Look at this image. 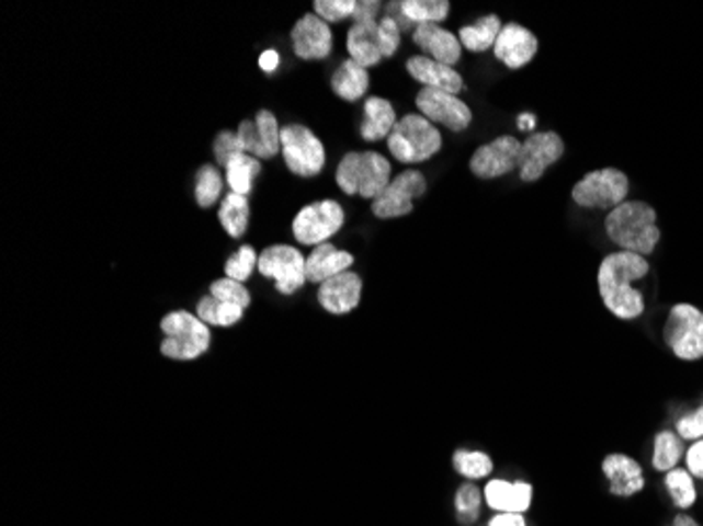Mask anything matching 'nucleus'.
Segmentation results:
<instances>
[{"instance_id":"473e14b6","label":"nucleus","mask_w":703,"mask_h":526,"mask_svg":"<svg viewBox=\"0 0 703 526\" xmlns=\"http://www.w3.org/2000/svg\"><path fill=\"white\" fill-rule=\"evenodd\" d=\"M261 173V162L251 155H238L226 167V180L236 194L247 196L253 190V182Z\"/></svg>"},{"instance_id":"0eeeda50","label":"nucleus","mask_w":703,"mask_h":526,"mask_svg":"<svg viewBox=\"0 0 703 526\" xmlns=\"http://www.w3.org/2000/svg\"><path fill=\"white\" fill-rule=\"evenodd\" d=\"M630 194V180L624 171L606 167L586 173L571 190L575 205L581 209L613 210L624 205Z\"/></svg>"},{"instance_id":"bb28decb","label":"nucleus","mask_w":703,"mask_h":526,"mask_svg":"<svg viewBox=\"0 0 703 526\" xmlns=\"http://www.w3.org/2000/svg\"><path fill=\"white\" fill-rule=\"evenodd\" d=\"M684 441L672 430H661L653 438L651 466L655 472H670L684 459Z\"/></svg>"},{"instance_id":"39448f33","label":"nucleus","mask_w":703,"mask_h":526,"mask_svg":"<svg viewBox=\"0 0 703 526\" xmlns=\"http://www.w3.org/2000/svg\"><path fill=\"white\" fill-rule=\"evenodd\" d=\"M443 148V135L421 114L402 116L388 137L392 157L402 164H417L436 157Z\"/></svg>"},{"instance_id":"f704fd0d","label":"nucleus","mask_w":703,"mask_h":526,"mask_svg":"<svg viewBox=\"0 0 703 526\" xmlns=\"http://www.w3.org/2000/svg\"><path fill=\"white\" fill-rule=\"evenodd\" d=\"M222 185H224L222 173L213 164L201 167L196 173V187H194V196H196L199 207H203V209L213 207L222 194Z\"/></svg>"},{"instance_id":"f8f14e48","label":"nucleus","mask_w":703,"mask_h":526,"mask_svg":"<svg viewBox=\"0 0 703 526\" xmlns=\"http://www.w3.org/2000/svg\"><path fill=\"white\" fill-rule=\"evenodd\" d=\"M428 190V182L423 173L416 169H407L392 178L390 185L371 201V210L377 219H396L413 213V201L423 196Z\"/></svg>"},{"instance_id":"7c9ffc66","label":"nucleus","mask_w":703,"mask_h":526,"mask_svg":"<svg viewBox=\"0 0 703 526\" xmlns=\"http://www.w3.org/2000/svg\"><path fill=\"white\" fill-rule=\"evenodd\" d=\"M196 316L208 327H235L242 320L245 308L219 301L213 295H205L196 306Z\"/></svg>"},{"instance_id":"20e7f679","label":"nucleus","mask_w":703,"mask_h":526,"mask_svg":"<svg viewBox=\"0 0 703 526\" xmlns=\"http://www.w3.org/2000/svg\"><path fill=\"white\" fill-rule=\"evenodd\" d=\"M160 331L165 335L160 354L171 361L190 363L207 354L211 347V327L185 310H173L165 316L160 320Z\"/></svg>"},{"instance_id":"a211bd4d","label":"nucleus","mask_w":703,"mask_h":526,"mask_svg":"<svg viewBox=\"0 0 703 526\" xmlns=\"http://www.w3.org/2000/svg\"><path fill=\"white\" fill-rule=\"evenodd\" d=\"M485 505L496 512L526 514L533 507L535 487L529 480H508V478H489L483 489Z\"/></svg>"},{"instance_id":"ea45409f","label":"nucleus","mask_w":703,"mask_h":526,"mask_svg":"<svg viewBox=\"0 0 703 526\" xmlns=\"http://www.w3.org/2000/svg\"><path fill=\"white\" fill-rule=\"evenodd\" d=\"M213 152H215L217 162L226 169L233 158L242 155V146H240V141H238V135L233 132L219 133V135L215 137V141H213Z\"/></svg>"},{"instance_id":"e433bc0d","label":"nucleus","mask_w":703,"mask_h":526,"mask_svg":"<svg viewBox=\"0 0 703 526\" xmlns=\"http://www.w3.org/2000/svg\"><path fill=\"white\" fill-rule=\"evenodd\" d=\"M258 255L256 249L249 244H242L235 255L226 262V276L233 278L236 283H247L253 274V267L258 265Z\"/></svg>"},{"instance_id":"de8ad7c7","label":"nucleus","mask_w":703,"mask_h":526,"mask_svg":"<svg viewBox=\"0 0 703 526\" xmlns=\"http://www.w3.org/2000/svg\"><path fill=\"white\" fill-rule=\"evenodd\" d=\"M672 526H702L691 514H687V512H680V514H677L674 516V521H672Z\"/></svg>"},{"instance_id":"6e6552de","label":"nucleus","mask_w":703,"mask_h":526,"mask_svg":"<svg viewBox=\"0 0 703 526\" xmlns=\"http://www.w3.org/2000/svg\"><path fill=\"white\" fill-rule=\"evenodd\" d=\"M281 148L288 171L299 178H316L327 162L322 141L304 125H287L281 132Z\"/></svg>"},{"instance_id":"49530a36","label":"nucleus","mask_w":703,"mask_h":526,"mask_svg":"<svg viewBox=\"0 0 703 526\" xmlns=\"http://www.w3.org/2000/svg\"><path fill=\"white\" fill-rule=\"evenodd\" d=\"M279 61H281L279 53L270 49V52L261 53L260 68L261 70H265V72H274V70L279 68Z\"/></svg>"},{"instance_id":"aec40b11","label":"nucleus","mask_w":703,"mask_h":526,"mask_svg":"<svg viewBox=\"0 0 703 526\" xmlns=\"http://www.w3.org/2000/svg\"><path fill=\"white\" fill-rule=\"evenodd\" d=\"M407 72L411 79L423 84V89H436L451 95H460L464 91V79L455 68L444 66L441 61H434L426 55L409 57Z\"/></svg>"},{"instance_id":"f257e3e1","label":"nucleus","mask_w":703,"mask_h":526,"mask_svg":"<svg viewBox=\"0 0 703 526\" xmlns=\"http://www.w3.org/2000/svg\"><path fill=\"white\" fill-rule=\"evenodd\" d=\"M651 272V263L643 255L615 251L609 253L599 265L597 285L604 310L617 320H636L645 315L647 304L636 283L645 281Z\"/></svg>"},{"instance_id":"72a5a7b5","label":"nucleus","mask_w":703,"mask_h":526,"mask_svg":"<svg viewBox=\"0 0 703 526\" xmlns=\"http://www.w3.org/2000/svg\"><path fill=\"white\" fill-rule=\"evenodd\" d=\"M402 15L411 24H439L449 18L451 2L446 0H402L400 2Z\"/></svg>"},{"instance_id":"37998d69","label":"nucleus","mask_w":703,"mask_h":526,"mask_svg":"<svg viewBox=\"0 0 703 526\" xmlns=\"http://www.w3.org/2000/svg\"><path fill=\"white\" fill-rule=\"evenodd\" d=\"M684 464H687L689 473H691L695 480H702L703 482V438L702 441L691 443V447L687 448V453H684Z\"/></svg>"},{"instance_id":"58836bf2","label":"nucleus","mask_w":703,"mask_h":526,"mask_svg":"<svg viewBox=\"0 0 703 526\" xmlns=\"http://www.w3.org/2000/svg\"><path fill=\"white\" fill-rule=\"evenodd\" d=\"M314 13L325 20L327 24H338L354 15L356 0H316L313 4Z\"/></svg>"},{"instance_id":"79ce46f5","label":"nucleus","mask_w":703,"mask_h":526,"mask_svg":"<svg viewBox=\"0 0 703 526\" xmlns=\"http://www.w3.org/2000/svg\"><path fill=\"white\" fill-rule=\"evenodd\" d=\"M379 41H382V49H384L386 59L394 57L396 52L400 49V41H402L400 27L388 15L384 20H379Z\"/></svg>"},{"instance_id":"393cba45","label":"nucleus","mask_w":703,"mask_h":526,"mask_svg":"<svg viewBox=\"0 0 703 526\" xmlns=\"http://www.w3.org/2000/svg\"><path fill=\"white\" fill-rule=\"evenodd\" d=\"M368 84H371L368 70L352 59L341 61V66L333 72V79H331L333 93L350 104L365 98Z\"/></svg>"},{"instance_id":"c756f323","label":"nucleus","mask_w":703,"mask_h":526,"mask_svg":"<svg viewBox=\"0 0 703 526\" xmlns=\"http://www.w3.org/2000/svg\"><path fill=\"white\" fill-rule=\"evenodd\" d=\"M483 505H485V495L476 482L466 480L464 484L457 487L455 498H453V507H455V518L460 525H476L483 516Z\"/></svg>"},{"instance_id":"09e8293b","label":"nucleus","mask_w":703,"mask_h":526,"mask_svg":"<svg viewBox=\"0 0 703 526\" xmlns=\"http://www.w3.org/2000/svg\"><path fill=\"white\" fill-rule=\"evenodd\" d=\"M519 125L524 132H531V129H535L537 118H535V114H524V116H519Z\"/></svg>"},{"instance_id":"5701e85b","label":"nucleus","mask_w":703,"mask_h":526,"mask_svg":"<svg viewBox=\"0 0 703 526\" xmlns=\"http://www.w3.org/2000/svg\"><path fill=\"white\" fill-rule=\"evenodd\" d=\"M345 47L350 53V59L356 61L363 68L379 66L386 57L379 41V22H365V24H352L348 30Z\"/></svg>"},{"instance_id":"2eb2a0df","label":"nucleus","mask_w":703,"mask_h":526,"mask_svg":"<svg viewBox=\"0 0 703 526\" xmlns=\"http://www.w3.org/2000/svg\"><path fill=\"white\" fill-rule=\"evenodd\" d=\"M600 472L609 482V495L617 500H632L647 487L643 466L625 453H609L600 461Z\"/></svg>"},{"instance_id":"4c0bfd02","label":"nucleus","mask_w":703,"mask_h":526,"mask_svg":"<svg viewBox=\"0 0 703 526\" xmlns=\"http://www.w3.org/2000/svg\"><path fill=\"white\" fill-rule=\"evenodd\" d=\"M208 295H213L215 299L219 301H226V304H235V306H240V308H249L251 306V295L249 290L245 289L242 283H236L233 278H219L211 285L208 289Z\"/></svg>"},{"instance_id":"4468645a","label":"nucleus","mask_w":703,"mask_h":526,"mask_svg":"<svg viewBox=\"0 0 703 526\" xmlns=\"http://www.w3.org/2000/svg\"><path fill=\"white\" fill-rule=\"evenodd\" d=\"M416 105L421 116L432 125H443L449 132L462 133L472 125V107L460 95H451L436 89L417 91Z\"/></svg>"},{"instance_id":"c03bdc74","label":"nucleus","mask_w":703,"mask_h":526,"mask_svg":"<svg viewBox=\"0 0 703 526\" xmlns=\"http://www.w3.org/2000/svg\"><path fill=\"white\" fill-rule=\"evenodd\" d=\"M382 2L377 0H368V2H356V11L352 15L354 24H365V22H379V13H382Z\"/></svg>"},{"instance_id":"1a4fd4ad","label":"nucleus","mask_w":703,"mask_h":526,"mask_svg":"<svg viewBox=\"0 0 703 526\" xmlns=\"http://www.w3.org/2000/svg\"><path fill=\"white\" fill-rule=\"evenodd\" d=\"M258 270L261 276L274 281L276 290L283 295H293L308 283L306 258L291 244H272L263 249Z\"/></svg>"},{"instance_id":"c9c22d12","label":"nucleus","mask_w":703,"mask_h":526,"mask_svg":"<svg viewBox=\"0 0 703 526\" xmlns=\"http://www.w3.org/2000/svg\"><path fill=\"white\" fill-rule=\"evenodd\" d=\"M256 125L260 133L261 150L263 158H274L281 152V127L276 116L270 110H260L256 116Z\"/></svg>"},{"instance_id":"423d86ee","label":"nucleus","mask_w":703,"mask_h":526,"mask_svg":"<svg viewBox=\"0 0 703 526\" xmlns=\"http://www.w3.org/2000/svg\"><path fill=\"white\" fill-rule=\"evenodd\" d=\"M664 343L684 363L703 358V310L693 304H677L670 308L664 322Z\"/></svg>"},{"instance_id":"6ab92c4d","label":"nucleus","mask_w":703,"mask_h":526,"mask_svg":"<svg viewBox=\"0 0 703 526\" xmlns=\"http://www.w3.org/2000/svg\"><path fill=\"white\" fill-rule=\"evenodd\" d=\"M291 43H293V53L299 59H306V61L325 59L333 52V32L331 26L325 20H320L316 13H308L293 26Z\"/></svg>"},{"instance_id":"ddd939ff","label":"nucleus","mask_w":703,"mask_h":526,"mask_svg":"<svg viewBox=\"0 0 703 526\" xmlns=\"http://www.w3.org/2000/svg\"><path fill=\"white\" fill-rule=\"evenodd\" d=\"M565 139L556 132H533L522 141L519 178L524 184H535L547 169L565 157Z\"/></svg>"},{"instance_id":"412c9836","label":"nucleus","mask_w":703,"mask_h":526,"mask_svg":"<svg viewBox=\"0 0 703 526\" xmlns=\"http://www.w3.org/2000/svg\"><path fill=\"white\" fill-rule=\"evenodd\" d=\"M413 43L423 52L426 57L441 61L444 66L455 68V64H460L462 59V43L460 38L451 32L444 30L439 24H421L413 30Z\"/></svg>"},{"instance_id":"f3484780","label":"nucleus","mask_w":703,"mask_h":526,"mask_svg":"<svg viewBox=\"0 0 703 526\" xmlns=\"http://www.w3.org/2000/svg\"><path fill=\"white\" fill-rule=\"evenodd\" d=\"M537 52H540L537 36L519 22L503 24L494 47L497 61L503 64L508 70H522L535 59Z\"/></svg>"},{"instance_id":"a878e982","label":"nucleus","mask_w":703,"mask_h":526,"mask_svg":"<svg viewBox=\"0 0 703 526\" xmlns=\"http://www.w3.org/2000/svg\"><path fill=\"white\" fill-rule=\"evenodd\" d=\"M501 27H503L501 20L497 18L496 13H491V15L480 18L472 26L462 27L457 38H460L462 47L468 49L469 53H485L496 47Z\"/></svg>"},{"instance_id":"f03ea898","label":"nucleus","mask_w":703,"mask_h":526,"mask_svg":"<svg viewBox=\"0 0 703 526\" xmlns=\"http://www.w3.org/2000/svg\"><path fill=\"white\" fill-rule=\"evenodd\" d=\"M604 232L620 251L649 258L655 253L661 230L657 226V210L645 201H625L604 217Z\"/></svg>"},{"instance_id":"9d476101","label":"nucleus","mask_w":703,"mask_h":526,"mask_svg":"<svg viewBox=\"0 0 703 526\" xmlns=\"http://www.w3.org/2000/svg\"><path fill=\"white\" fill-rule=\"evenodd\" d=\"M345 221V213L338 201H318L299 210L293 219V237L306 247L325 244L336 237Z\"/></svg>"},{"instance_id":"9b49d317","label":"nucleus","mask_w":703,"mask_h":526,"mask_svg":"<svg viewBox=\"0 0 703 526\" xmlns=\"http://www.w3.org/2000/svg\"><path fill=\"white\" fill-rule=\"evenodd\" d=\"M522 141L514 135H499L494 141L483 144L472 158L469 171L478 180H499L519 171Z\"/></svg>"},{"instance_id":"2f4dec72","label":"nucleus","mask_w":703,"mask_h":526,"mask_svg":"<svg viewBox=\"0 0 703 526\" xmlns=\"http://www.w3.org/2000/svg\"><path fill=\"white\" fill-rule=\"evenodd\" d=\"M219 221L224 230L233 238L245 237L249 228V201L242 194L230 192L222 207H219Z\"/></svg>"},{"instance_id":"a18cd8bd","label":"nucleus","mask_w":703,"mask_h":526,"mask_svg":"<svg viewBox=\"0 0 703 526\" xmlns=\"http://www.w3.org/2000/svg\"><path fill=\"white\" fill-rule=\"evenodd\" d=\"M485 526H529L526 514H510V512H496L489 516Z\"/></svg>"},{"instance_id":"cd10ccee","label":"nucleus","mask_w":703,"mask_h":526,"mask_svg":"<svg viewBox=\"0 0 703 526\" xmlns=\"http://www.w3.org/2000/svg\"><path fill=\"white\" fill-rule=\"evenodd\" d=\"M451 466L468 482H480L485 478L489 480L496 470V461L489 453L472 450V448H457L451 457Z\"/></svg>"},{"instance_id":"7ed1b4c3","label":"nucleus","mask_w":703,"mask_h":526,"mask_svg":"<svg viewBox=\"0 0 703 526\" xmlns=\"http://www.w3.org/2000/svg\"><path fill=\"white\" fill-rule=\"evenodd\" d=\"M339 190L348 196L375 201L392 182V164L379 152H348L336 171Z\"/></svg>"},{"instance_id":"4be33fe9","label":"nucleus","mask_w":703,"mask_h":526,"mask_svg":"<svg viewBox=\"0 0 703 526\" xmlns=\"http://www.w3.org/2000/svg\"><path fill=\"white\" fill-rule=\"evenodd\" d=\"M354 263V255L348 251H341L331 242L314 247L313 253L306 258V278L313 285H322L325 281L350 272Z\"/></svg>"},{"instance_id":"c85d7f7f","label":"nucleus","mask_w":703,"mask_h":526,"mask_svg":"<svg viewBox=\"0 0 703 526\" xmlns=\"http://www.w3.org/2000/svg\"><path fill=\"white\" fill-rule=\"evenodd\" d=\"M664 489L672 505L680 512H689L698 503V487L695 478L687 468H674L664 476Z\"/></svg>"},{"instance_id":"b1692460","label":"nucleus","mask_w":703,"mask_h":526,"mask_svg":"<svg viewBox=\"0 0 703 526\" xmlns=\"http://www.w3.org/2000/svg\"><path fill=\"white\" fill-rule=\"evenodd\" d=\"M363 110H365V121L361 125V137L371 144L388 139L392 129L398 123V116H396V110H394L392 102H388L386 98L371 95V98H366Z\"/></svg>"},{"instance_id":"a19ab883","label":"nucleus","mask_w":703,"mask_h":526,"mask_svg":"<svg viewBox=\"0 0 703 526\" xmlns=\"http://www.w3.org/2000/svg\"><path fill=\"white\" fill-rule=\"evenodd\" d=\"M677 434L684 443H695L703 438V404L693 413H687L677 421Z\"/></svg>"},{"instance_id":"dca6fc26","label":"nucleus","mask_w":703,"mask_h":526,"mask_svg":"<svg viewBox=\"0 0 703 526\" xmlns=\"http://www.w3.org/2000/svg\"><path fill=\"white\" fill-rule=\"evenodd\" d=\"M363 276L356 272H343L322 285H318L316 299L327 315L345 316L354 312L363 299Z\"/></svg>"}]
</instances>
